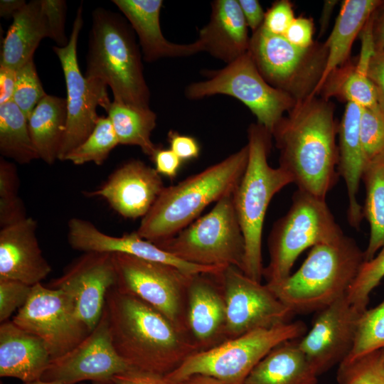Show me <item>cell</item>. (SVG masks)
I'll list each match as a JSON object with an SVG mask.
<instances>
[{
  "label": "cell",
  "instance_id": "cell-48",
  "mask_svg": "<svg viewBox=\"0 0 384 384\" xmlns=\"http://www.w3.org/2000/svg\"><path fill=\"white\" fill-rule=\"evenodd\" d=\"M247 27L252 32L263 24L265 13L257 0H238Z\"/></svg>",
  "mask_w": 384,
  "mask_h": 384
},
{
  "label": "cell",
  "instance_id": "cell-7",
  "mask_svg": "<svg viewBox=\"0 0 384 384\" xmlns=\"http://www.w3.org/2000/svg\"><path fill=\"white\" fill-rule=\"evenodd\" d=\"M343 235L325 199L297 189L289 210L275 221L268 238L270 260L263 270L266 284L286 279L307 248L333 242Z\"/></svg>",
  "mask_w": 384,
  "mask_h": 384
},
{
  "label": "cell",
  "instance_id": "cell-24",
  "mask_svg": "<svg viewBox=\"0 0 384 384\" xmlns=\"http://www.w3.org/2000/svg\"><path fill=\"white\" fill-rule=\"evenodd\" d=\"M238 0H215L209 22L199 30L201 51L231 63L248 50L250 37Z\"/></svg>",
  "mask_w": 384,
  "mask_h": 384
},
{
  "label": "cell",
  "instance_id": "cell-8",
  "mask_svg": "<svg viewBox=\"0 0 384 384\" xmlns=\"http://www.w3.org/2000/svg\"><path fill=\"white\" fill-rule=\"evenodd\" d=\"M306 332L307 326L302 321L255 330L193 353L165 377L176 384L198 374L212 377L223 384H242L272 349L286 341L299 339Z\"/></svg>",
  "mask_w": 384,
  "mask_h": 384
},
{
  "label": "cell",
  "instance_id": "cell-54",
  "mask_svg": "<svg viewBox=\"0 0 384 384\" xmlns=\"http://www.w3.org/2000/svg\"><path fill=\"white\" fill-rule=\"evenodd\" d=\"M382 350V353H383V361H384V348L381 349Z\"/></svg>",
  "mask_w": 384,
  "mask_h": 384
},
{
  "label": "cell",
  "instance_id": "cell-9",
  "mask_svg": "<svg viewBox=\"0 0 384 384\" xmlns=\"http://www.w3.org/2000/svg\"><path fill=\"white\" fill-rule=\"evenodd\" d=\"M233 192L176 235L155 245L188 263L233 266L243 272L245 242L235 210Z\"/></svg>",
  "mask_w": 384,
  "mask_h": 384
},
{
  "label": "cell",
  "instance_id": "cell-2",
  "mask_svg": "<svg viewBox=\"0 0 384 384\" xmlns=\"http://www.w3.org/2000/svg\"><path fill=\"white\" fill-rule=\"evenodd\" d=\"M338 128L334 106L314 96L297 102L274 129L279 166L291 175L297 189L325 199L336 185Z\"/></svg>",
  "mask_w": 384,
  "mask_h": 384
},
{
  "label": "cell",
  "instance_id": "cell-44",
  "mask_svg": "<svg viewBox=\"0 0 384 384\" xmlns=\"http://www.w3.org/2000/svg\"><path fill=\"white\" fill-rule=\"evenodd\" d=\"M170 149L182 161L198 157L200 146L196 139L191 136L183 135L174 130L168 133Z\"/></svg>",
  "mask_w": 384,
  "mask_h": 384
},
{
  "label": "cell",
  "instance_id": "cell-39",
  "mask_svg": "<svg viewBox=\"0 0 384 384\" xmlns=\"http://www.w3.org/2000/svg\"><path fill=\"white\" fill-rule=\"evenodd\" d=\"M341 81L336 85V92L347 102H353L362 108L378 105L375 88L367 73L355 67L343 73Z\"/></svg>",
  "mask_w": 384,
  "mask_h": 384
},
{
  "label": "cell",
  "instance_id": "cell-12",
  "mask_svg": "<svg viewBox=\"0 0 384 384\" xmlns=\"http://www.w3.org/2000/svg\"><path fill=\"white\" fill-rule=\"evenodd\" d=\"M112 254L117 276L115 287L150 304L190 336L187 302L192 275L168 264L124 253Z\"/></svg>",
  "mask_w": 384,
  "mask_h": 384
},
{
  "label": "cell",
  "instance_id": "cell-22",
  "mask_svg": "<svg viewBox=\"0 0 384 384\" xmlns=\"http://www.w3.org/2000/svg\"><path fill=\"white\" fill-rule=\"evenodd\" d=\"M219 273L192 275L188 288L187 327L200 351L226 341V311Z\"/></svg>",
  "mask_w": 384,
  "mask_h": 384
},
{
  "label": "cell",
  "instance_id": "cell-17",
  "mask_svg": "<svg viewBox=\"0 0 384 384\" xmlns=\"http://www.w3.org/2000/svg\"><path fill=\"white\" fill-rule=\"evenodd\" d=\"M67 4L64 0H32L13 17L3 41L0 64L17 70L33 58L41 40L58 47L69 42L65 34Z\"/></svg>",
  "mask_w": 384,
  "mask_h": 384
},
{
  "label": "cell",
  "instance_id": "cell-20",
  "mask_svg": "<svg viewBox=\"0 0 384 384\" xmlns=\"http://www.w3.org/2000/svg\"><path fill=\"white\" fill-rule=\"evenodd\" d=\"M164 187L155 168L132 159L115 169L99 188L83 194L102 198L121 216L136 219L147 214Z\"/></svg>",
  "mask_w": 384,
  "mask_h": 384
},
{
  "label": "cell",
  "instance_id": "cell-26",
  "mask_svg": "<svg viewBox=\"0 0 384 384\" xmlns=\"http://www.w3.org/2000/svg\"><path fill=\"white\" fill-rule=\"evenodd\" d=\"M51 358L37 336L6 321L0 325V376L23 383L41 380Z\"/></svg>",
  "mask_w": 384,
  "mask_h": 384
},
{
  "label": "cell",
  "instance_id": "cell-31",
  "mask_svg": "<svg viewBox=\"0 0 384 384\" xmlns=\"http://www.w3.org/2000/svg\"><path fill=\"white\" fill-rule=\"evenodd\" d=\"M366 188L363 218L370 227L364 260L373 259L384 247V152L366 161L361 176Z\"/></svg>",
  "mask_w": 384,
  "mask_h": 384
},
{
  "label": "cell",
  "instance_id": "cell-38",
  "mask_svg": "<svg viewBox=\"0 0 384 384\" xmlns=\"http://www.w3.org/2000/svg\"><path fill=\"white\" fill-rule=\"evenodd\" d=\"M46 95L32 58L16 70L12 101L28 119L37 104Z\"/></svg>",
  "mask_w": 384,
  "mask_h": 384
},
{
  "label": "cell",
  "instance_id": "cell-45",
  "mask_svg": "<svg viewBox=\"0 0 384 384\" xmlns=\"http://www.w3.org/2000/svg\"><path fill=\"white\" fill-rule=\"evenodd\" d=\"M111 384H176L165 375L149 371L129 368L114 376Z\"/></svg>",
  "mask_w": 384,
  "mask_h": 384
},
{
  "label": "cell",
  "instance_id": "cell-27",
  "mask_svg": "<svg viewBox=\"0 0 384 384\" xmlns=\"http://www.w3.org/2000/svg\"><path fill=\"white\" fill-rule=\"evenodd\" d=\"M383 1L345 0L330 36L324 45L327 51L325 67L311 96H316L329 77L347 59L351 46Z\"/></svg>",
  "mask_w": 384,
  "mask_h": 384
},
{
  "label": "cell",
  "instance_id": "cell-3",
  "mask_svg": "<svg viewBox=\"0 0 384 384\" xmlns=\"http://www.w3.org/2000/svg\"><path fill=\"white\" fill-rule=\"evenodd\" d=\"M248 154L245 145L177 184L165 186L142 218L137 235L157 244L188 226L208 205L235 191L245 171Z\"/></svg>",
  "mask_w": 384,
  "mask_h": 384
},
{
  "label": "cell",
  "instance_id": "cell-4",
  "mask_svg": "<svg viewBox=\"0 0 384 384\" xmlns=\"http://www.w3.org/2000/svg\"><path fill=\"white\" fill-rule=\"evenodd\" d=\"M85 76L110 87L115 102L149 107L134 31L119 14L102 7L92 11Z\"/></svg>",
  "mask_w": 384,
  "mask_h": 384
},
{
  "label": "cell",
  "instance_id": "cell-18",
  "mask_svg": "<svg viewBox=\"0 0 384 384\" xmlns=\"http://www.w3.org/2000/svg\"><path fill=\"white\" fill-rule=\"evenodd\" d=\"M365 311L345 294L316 311L311 329L299 339V346L318 375L347 358Z\"/></svg>",
  "mask_w": 384,
  "mask_h": 384
},
{
  "label": "cell",
  "instance_id": "cell-36",
  "mask_svg": "<svg viewBox=\"0 0 384 384\" xmlns=\"http://www.w3.org/2000/svg\"><path fill=\"white\" fill-rule=\"evenodd\" d=\"M339 384H384L382 350L375 351L349 363L339 364Z\"/></svg>",
  "mask_w": 384,
  "mask_h": 384
},
{
  "label": "cell",
  "instance_id": "cell-43",
  "mask_svg": "<svg viewBox=\"0 0 384 384\" xmlns=\"http://www.w3.org/2000/svg\"><path fill=\"white\" fill-rule=\"evenodd\" d=\"M313 21L306 17H297L292 22L284 37L293 46L308 49L314 45Z\"/></svg>",
  "mask_w": 384,
  "mask_h": 384
},
{
  "label": "cell",
  "instance_id": "cell-41",
  "mask_svg": "<svg viewBox=\"0 0 384 384\" xmlns=\"http://www.w3.org/2000/svg\"><path fill=\"white\" fill-rule=\"evenodd\" d=\"M32 286L12 279L0 280V322L8 321L11 315L27 302Z\"/></svg>",
  "mask_w": 384,
  "mask_h": 384
},
{
  "label": "cell",
  "instance_id": "cell-5",
  "mask_svg": "<svg viewBox=\"0 0 384 384\" xmlns=\"http://www.w3.org/2000/svg\"><path fill=\"white\" fill-rule=\"evenodd\" d=\"M364 261V251L344 235L312 247L294 273L267 285L294 314L318 311L346 294Z\"/></svg>",
  "mask_w": 384,
  "mask_h": 384
},
{
  "label": "cell",
  "instance_id": "cell-50",
  "mask_svg": "<svg viewBox=\"0 0 384 384\" xmlns=\"http://www.w3.org/2000/svg\"><path fill=\"white\" fill-rule=\"evenodd\" d=\"M373 38L375 50L384 53V1L373 14Z\"/></svg>",
  "mask_w": 384,
  "mask_h": 384
},
{
  "label": "cell",
  "instance_id": "cell-23",
  "mask_svg": "<svg viewBox=\"0 0 384 384\" xmlns=\"http://www.w3.org/2000/svg\"><path fill=\"white\" fill-rule=\"evenodd\" d=\"M31 217L1 228L0 280L12 279L30 286L41 283L51 272L36 235Z\"/></svg>",
  "mask_w": 384,
  "mask_h": 384
},
{
  "label": "cell",
  "instance_id": "cell-29",
  "mask_svg": "<svg viewBox=\"0 0 384 384\" xmlns=\"http://www.w3.org/2000/svg\"><path fill=\"white\" fill-rule=\"evenodd\" d=\"M67 122L66 99L46 95L28 119V129L39 159L47 164L58 160Z\"/></svg>",
  "mask_w": 384,
  "mask_h": 384
},
{
  "label": "cell",
  "instance_id": "cell-51",
  "mask_svg": "<svg viewBox=\"0 0 384 384\" xmlns=\"http://www.w3.org/2000/svg\"><path fill=\"white\" fill-rule=\"evenodd\" d=\"M26 2L24 0H1L0 1V16L5 18H10L18 12Z\"/></svg>",
  "mask_w": 384,
  "mask_h": 384
},
{
  "label": "cell",
  "instance_id": "cell-6",
  "mask_svg": "<svg viewBox=\"0 0 384 384\" xmlns=\"http://www.w3.org/2000/svg\"><path fill=\"white\" fill-rule=\"evenodd\" d=\"M272 134L261 124L247 129L248 161L233 192L236 215L245 242L243 273L261 282L264 267L262 238L264 220L271 200L283 188L294 183L291 175L268 164Z\"/></svg>",
  "mask_w": 384,
  "mask_h": 384
},
{
  "label": "cell",
  "instance_id": "cell-53",
  "mask_svg": "<svg viewBox=\"0 0 384 384\" xmlns=\"http://www.w3.org/2000/svg\"><path fill=\"white\" fill-rule=\"evenodd\" d=\"M23 384H63V383H58V382H47V381H43V380H36V381H33V382L26 383H23ZM95 384H100V383H95Z\"/></svg>",
  "mask_w": 384,
  "mask_h": 384
},
{
  "label": "cell",
  "instance_id": "cell-10",
  "mask_svg": "<svg viewBox=\"0 0 384 384\" xmlns=\"http://www.w3.org/2000/svg\"><path fill=\"white\" fill-rule=\"evenodd\" d=\"M208 79L191 83L185 90L191 100L215 95L233 97L256 117L257 123L271 134L283 114L297 104L287 92L266 82L248 52L218 70L206 71Z\"/></svg>",
  "mask_w": 384,
  "mask_h": 384
},
{
  "label": "cell",
  "instance_id": "cell-15",
  "mask_svg": "<svg viewBox=\"0 0 384 384\" xmlns=\"http://www.w3.org/2000/svg\"><path fill=\"white\" fill-rule=\"evenodd\" d=\"M226 311V339L291 321L294 314L270 287L233 266L219 274Z\"/></svg>",
  "mask_w": 384,
  "mask_h": 384
},
{
  "label": "cell",
  "instance_id": "cell-34",
  "mask_svg": "<svg viewBox=\"0 0 384 384\" xmlns=\"http://www.w3.org/2000/svg\"><path fill=\"white\" fill-rule=\"evenodd\" d=\"M20 179L15 164L0 157V227L11 225L28 218L18 196Z\"/></svg>",
  "mask_w": 384,
  "mask_h": 384
},
{
  "label": "cell",
  "instance_id": "cell-19",
  "mask_svg": "<svg viewBox=\"0 0 384 384\" xmlns=\"http://www.w3.org/2000/svg\"><path fill=\"white\" fill-rule=\"evenodd\" d=\"M116 280L112 254L87 252L67 266L48 287L65 292L79 318L92 331L103 313L107 293L116 285Z\"/></svg>",
  "mask_w": 384,
  "mask_h": 384
},
{
  "label": "cell",
  "instance_id": "cell-37",
  "mask_svg": "<svg viewBox=\"0 0 384 384\" xmlns=\"http://www.w3.org/2000/svg\"><path fill=\"white\" fill-rule=\"evenodd\" d=\"M384 278V247L375 257L364 261L346 296L348 300L361 311L367 309L371 292Z\"/></svg>",
  "mask_w": 384,
  "mask_h": 384
},
{
  "label": "cell",
  "instance_id": "cell-11",
  "mask_svg": "<svg viewBox=\"0 0 384 384\" xmlns=\"http://www.w3.org/2000/svg\"><path fill=\"white\" fill-rule=\"evenodd\" d=\"M247 52L266 82L289 94L297 103L311 96L327 56L324 46L299 48L262 26L252 32Z\"/></svg>",
  "mask_w": 384,
  "mask_h": 384
},
{
  "label": "cell",
  "instance_id": "cell-13",
  "mask_svg": "<svg viewBox=\"0 0 384 384\" xmlns=\"http://www.w3.org/2000/svg\"><path fill=\"white\" fill-rule=\"evenodd\" d=\"M82 26L83 7L80 4L68 43L64 47H53L63 69L67 90V122L58 154V160L60 161H64L65 157L92 133L100 117L97 107L100 105L105 108L111 102L106 85L81 73L77 46Z\"/></svg>",
  "mask_w": 384,
  "mask_h": 384
},
{
  "label": "cell",
  "instance_id": "cell-42",
  "mask_svg": "<svg viewBox=\"0 0 384 384\" xmlns=\"http://www.w3.org/2000/svg\"><path fill=\"white\" fill-rule=\"evenodd\" d=\"M294 18L291 2L287 0L277 1L265 13L262 27L270 33L284 36Z\"/></svg>",
  "mask_w": 384,
  "mask_h": 384
},
{
  "label": "cell",
  "instance_id": "cell-46",
  "mask_svg": "<svg viewBox=\"0 0 384 384\" xmlns=\"http://www.w3.org/2000/svg\"><path fill=\"white\" fill-rule=\"evenodd\" d=\"M367 75L375 88L378 106L384 112V53L374 50L368 63Z\"/></svg>",
  "mask_w": 384,
  "mask_h": 384
},
{
  "label": "cell",
  "instance_id": "cell-49",
  "mask_svg": "<svg viewBox=\"0 0 384 384\" xmlns=\"http://www.w3.org/2000/svg\"><path fill=\"white\" fill-rule=\"evenodd\" d=\"M16 81V70L0 64V105L12 101Z\"/></svg>",
  "mask_w": 384,
  "mask_h": 384
},
{
  "label": "cell",
  "instance_id": "cell-1",
  "mask_svg": "<svg viewBox=\"0 0 384 384\" xmlns=\"http://www.w3.org/2000/svg\"><path fill=\"white\" fill-rule=\"evenodd\" d=\"M105 306L113 347L131 368L166 375L200 351L159 311L115 286L107 293Z\"/></svg>",
  "mask_w": 384,
  "mask_h": 384
},
{
  "label": "cell",
  "instance_id": "cell-40",
  "mask_svg": "<svg viewBox=\"0 0 384 384\" xmlns=\"http://www.w3.org/2000/svg\"><path fill=\"white\" fill-rule=\"evenodd\" d=\"M360 131L366 161L384 152V112L378 105L362 108Z\"/></svg>",
  "mask_w": 384,
  "mask_h": 384
},
{
  "label": "cell",
  "instance_id": "cell-32",
  "mask_svg": "<svg viewBox=\"0 0 384 384\" xmlns=\"http://www.w3.org/2000/svg\"><path fill=\"white\" fill-rule=\"evenodd\" d=\"M0 153L20 164L39 159L31 138L28 118L13 101L0 105Z\"/></svg>",
  "mask_w": 384,
  "mask_h": 384
},
{
  "label": "cell",
  "instance_id": "cell-35",
  "mask_svg": "<svg viewBox=\"0 0 384 384\" xmlns=\"http://www.w3.org/2000/svg\"><path fill=\"white\" fill-rule=\"evenodd\" d=\"M384 348V301L361 316L353 346L342 363H349Z\"/></svg>",
  "mask_w": 384,
  "mask_h": 384
},
{
  "label": "cell",
  "instance_id": "cell-16",
  "mask_svg": "<svg viewBox=\"0 0 384 384\" xmlns=\"http://www.w3.org/2000/svg\"><path fill=\"white\" fill-rule=\"evenodd\" d=\"M129 368L113 347L105 306L95 328L71 351L51 360L41 380L63 384L85 380L111 384L114 375Z\"/></svg>",
  "mask_w": 384,
  "mask_h": 384
},
{
  "label": "cell",
  "instance_id": "cell-30",
  "mask_svg": "<svg viewBox=\"0 0 384 384\" xmlns=\"http://www.w3.org/2000/svg\"><path fill=\"white\" fill-rule=\"evenodd\" d=\"M119 144L139 146L152 159L159 148L151 139L156 114L150 107L110 102L105 108Z\"/></svg>",
  "mask_w": 384,
  "mask_h": 384
},
{
  "label": "cell",
  "instance_id": "cell-25",
  "mask_svg": "<svg viewBox=\"0 0 384 384\" xmlns=\"http://www.w3.org/2000/svg\"><path fill=\"white\" fill-rule=\"evenodd\" d=\"M138 36L143 58L151 63L164 58L190 56L201 52L198 43L169 41L160 26L161 0H113Z\"/></svg>",
  "mask_w": 384,
  "mask_h": 384
},
{
  "label": "cell",
  "instance_id": "cell-33",
  "mask_svg": "<svg viewBox=\"0 0 384 384\" xmlns=\"http://www.w3.org/2000/svg\"><path fill=\"white\" fill-rule=\"evenodd\" d=\"M119 141L108 117L100 116L90 136L78 147L70 152L64 161L75 165L93 162L100 166L107 159Z\"/></svg>",
  "mask_w": 384,
  "mask_h": 384
},
{
  "label": "cell",
  "instance_id": "cell-52",
  "mask_svg": "<svg viewBox=\"0 0 384 384\" xmlns=\"http://www.w3.org/2000/svg\"><path fill=\"white\" fill-rule=\"evenodd\" d=\"M179 384H223L219 380L204 375H193Z\"/></svg>",
  "mask_w": 384,
  "mask_h": 384
},
{
  "label": "cell",
  "instance_id": "cell-14",
  "mask_svg": "<svg viewBox=\"0 0 384 384\" xmlns=\"http://www.w3.org/2000/svg\"><path fill=\"white\" fill-rule=\"evenodd\" d=\"M12 321L40 338L51 360L71 351L92 331L79 318L65 292L41 283L32 286L27 302Z\"/></svg>",
  "mask_w": 384,
  "mask_h": 384
},
{
  "label": "cell",
  "instance_id": "cell-28",
  "mask_svg": "<svg viewBox=\"0 0 384 384\" xmlns=\"http://www.w3.org/2000/svg\"><path fill=\"white\" fill-rule=\"evenodd\" d=\"M299 339L286 341L272 349L242 384H316L318 375L300 349Z\"/></svg>",
  "mask_w": 384,
  "mask_h": 384
},
{
  "label": "cell",
  "instance_id": "cell-21",
  "mask_svg": "<svg viewBox=\"0 0 384 384\" xmlns=\"http://www.w3.org/2000/svg\"><path fill=\"white\" fill-rule=\"evenodd\" d=\"M68 240L70 247L82 252L124 253L142 259L174 266L188 274L219 273L225 267L194 265L183 261L139 237L136 231L120 237L109 235L91 222L72 218L68 223Z\"/></svg>",
  "mask_w": 384,
  "mask_h": 384
},
{
  "label": "cell",
  "instance_id": "cell-47",
  "mask_svg": "<svg viewBox=\"0 0 384 384\" xmlns=\"http://www.w3.org/2000/svg\"><path fill=\"white\" fill-rule=\"evenodd\" d=\"M155 169L160 174L174 179L182 161L170 149L158 148L152 159Z\"/></svg>",
  "mask_w": 384,
  "mask_h": 384
}]
</instances>
